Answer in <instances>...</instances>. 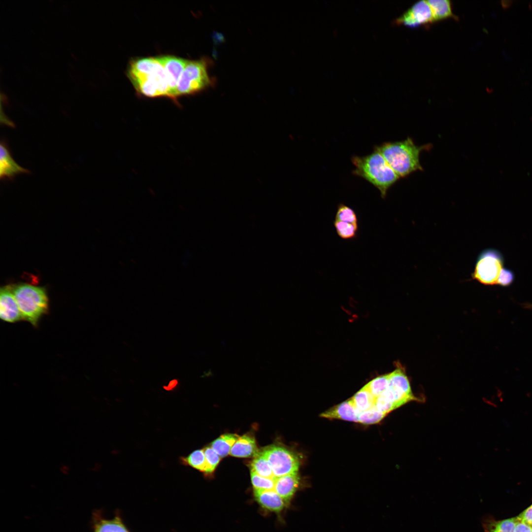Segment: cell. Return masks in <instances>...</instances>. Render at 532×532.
Listing matches in <instances>:
<instances>
[{"label": "cell", "mask_w": 532, "mask_h": 532, "mask_svg": "<svg viewBox=\"0 0 532 532\" xmlns=\"http://www.w3.org/2000/svg\"><path fill=\"white\" fill-rule=\"evenodd\" d=\"M258 449L254 437L245 434L239 437L233 446L230 454L233 457L246 458L255 456Z\"/></svg>", "instance_id": "9a60e30c"}, {"label": "cell", "mask_w": 532, "mask_h": 532, "mask_svg": "<svg viewBox=\"0 0 532 532\" xmlns=\"http://www.w3.org/2000/svg\"><path fill=\"white\" fill-rule=\"evenodd\" d=\"M517 521V516L499 520L488 516L482 523L485 532H513Z\"/></svg>", "instance_id": "e0dca14e"}, {"label": "cell", "mask_w": 532, "mask_h": 532, "mask_svg": "<svg viewBox=\"0 0 532 532\" xmlns=\"http://www.w3.org/2000/svg\"><path fill=\"white\" fill-rule=\"evenodd\" d=\"M335 220L358 224V218L355 211L344 203L337 206Z\"/></svg>", "instance_id": "4316f807"}, {"label": "cell", "mask_w": 532, "mask_h": 532, "mask_svg": "<svg viewBox=\"0 0 532 532\" xmlns=\"http://www.w3.org/2000/svg\"><path fill=\"white\" fill-rule=\"evenodd\" d=\"M299 484L298 472L274 477V490L288 504L296 493Z\"/></svg>", "instance_id": "7c38bea8"}, {"label": "cell", "mask_w": 532, "mask_h": 532, "mask_svg": "<svg viewBox=\"0 0 532 532\" xmlns=\"http://www.w3.org/2000/svg\"><path fill=\"white\" fill-rule=\"evenodd\" d=\"M333 225L337 235L342 239H352L357 235L358 224L334 220Z\"/></svg>", "instance_id": "603a6c76"}, {"label": "cell", "mask_w": 532, "mask_h": 532, "mask_svg": "<svg viewBox=\"0 0 532 532\" xmlns=\"http://www.w3.org/2000/svg\"><path fill=\"white\" fill-rule=\"evenodd\" d=\"M359 413L350 399L324 412L320 416L328 419L358 422Z\"/></svg>", "instance_id": "4fadbf2b"}, {"label": "cell", "mask_w": 532, "mask_h": 532, "mask_svg": "<svg viewBox=\"0 0 532 532\" xmlns=\"http://www.w3.org/2000/svg\"><path fill=\"white\" fill-rule=\"evenodd\" d=\"M254 494L257 502L262 507L270 511L279 512L286 504L274 489L254 490Z\"/></svg>", "instance_id": "5bb4252c"}, {"label": "cell", "mask_w": 532, "mask_h": 532, "mask_svg": "<svg viewBox=\"0 0 532 532\" xmlns=\"http://www.w3.org/2000/svg\"><path fill=\"white\" fill-rule=\"evenodd\" d=\"M390 373L377 377L364 387L375 398L380 396L389 386Z\"/></svg>", "instance_id": "cb8c5ba5"}, {"label": "cell", "mask_w": 532, "mask_h": 532, "mask_svg": "<svg viewBox=\"0 0 532 532\" xmlns=\"http://www.w3.org/2000/svg\"><path fill=\"white\" fill-rule=\"evenodd\" d=\"M0 317L8 323H15L22 319L18 304L12 292V287H2L0 294Z\"/></svg>", "instance_id": "30bf717a"}, {"label": "cell", "mask_w": 532, "mask_h": 532, "mask_svg": "<svg viewBox=\"0 0 532 532\" xmlns=\"http://www.w3.org/2000/svg\"><path fill=\"white\" fill-rule=\"evenodd\" d=\"M386 414L379 410L375 405L371 408L360 412L358 422L364 424H373L379 423Z\"/></svg>", "instance_id": "484cf974"}, {"label": "cell", "mask_w": 532, "mask_h": 532, "mask_svg": "<svg viewBox=\"0 0 532 532\" xmlns=\"http://www.w3.org/2000/svg\"><path fill=\"white\" fill-rule=\"evenodd\" d=\"M512 3V1L510 0H501V6L504 8H508L509 7H510L511 6Z\"/></svg>", "instance_id": "836d02e7"}, {"label": "cell", "mask_w": 532, "mask_h": 532, "mask_svg": "<svg viewBox=\"0 0 532 532\" xmlns=\"http://www.w3.org/2000/svg\"><path fill=\"white\" fill-rule=\"evenodd\" d=\"M433 23L432 12L427 0L417 2L394 21L395 24L410 28H417Z\"/></svg>", "instance_id": "ba28073f"}, {"label": "cell", "mask_w": 532, "mask_h": 532, "mask_svg": "<svg viewBox=\"0 0 532 532\" xmlns=\"http://www.w3.org/2000/svg\"><path fill=\"white\" fill-rule=\"evenodd\" d=\"M351 400L356 409L360 412L374 406L376 398L364 386Z\"/></svg>", "instance_id": "ffe728a7"}, {"label": "cell", "mask_w": 532, "mask_h": 532, "mask_svg": "<svg viewBox=\"0 0 532 532\" xmlns=\"http://www.w3.org/2000/svg\"><path fill=\"white\" fill-rule=\"evenodd\" d=\"M12 292L22 319L37 326L39 320L48 310V299L45 290L23 284L12 287Z\"/></svg>", "instance_id": "277c9868"}, {"label": "cell", "mask_w": 532, "mask_h": 532, "mask_svg": "<svg viewBox=\"0 0 532 532\" xmlns=\"http://www.w3.org/2000/svg\"><path fill=\"white\" fill-rule=\"evenodd\" d=\"M68 469L69 468H68V467L66 465H63L61 467V469L63 471V472H65V470H66V472H67Z\"/></svg>", "instance_id": "e575fe53"}, {"label": "cell", "mask_w": 532, "mask_h": 532, "mask_svg": "<svg viewBox=\"0 0 532 532\" xmlns=\"http://www.w3.org/2000/svg\"><path fill=\"white\" fill-rule=\"evenodd\" d=\"M30 171L18 165L12 157L8 146L4 140L0 145V177L1 179H12L20 174L29 173Z\"/></svg>", "instance_id": "8fae6325"}, {"label": "cell", "mask_w": 532, "mask_h": 532, "mask_svg": "<svg viewBox=\"0 0 532 532\" xmlns=\"http://www.w3.org/2000/svg\"><path fill=\"white\" fill-rule=\"evenodd\" d=\"M180 459L183 465L189 466L206 473L207 467L203 449L196 450L187 457H181Z\"/></svg>", "instance_id": "44dd1931"}, {"label": "cell", "mask_w": 532, "mask_h": 532, "mask_svg": "<svg viewBox=\"0 0 532 532\" xmlns=\"http://www.w3.org/2000/svg\"><path fill=\"white\" fill-rule=\"evenodd\" d=\"M517 517L519 520L532 525V504L521 512Z\"/></svg>", "instance_id": "1f68e13d"}, {"label": "cell", "mask_w": 532, "mask_h": 532, "mask_svg": "<svg viewBox=\"0 0 532 532\" xmlns=\"http://www.w3.org/2000/svg\"><path fill=\"white\" fill-rule=\"evenodd\" d=\"M128 75L139 94L150 98L168 97L166 73L158 57L133 60Z\"/></svg>", "instance_id": "6da1fadb"}, {"label": "cell", "mask_w": 532, "mask_h": 532, "mask_svg": "<svg viewBox=\"0 0 532 532\" xmlns=\"http://www.w3.org/2000/svg\"><path fill=\"white\" fill-rule=\"evenodd\" d=\"M525 307L532 309V304H525Z\"/></svg>", "instance_id": "d590c367"}, {"label": "cell", "mask_w": 532, "mask_h": 532, "mask_svg": "<svg viewBox=\"0 0 532 532\" xmlns=\"http://www.w3.org/2000/svg\"><path fill=\"white\" fill-rule=\"evenodd\" d=\"M427 2L432 12L433 22L455 17L452 12V4L450 1L429 0Z\"/></svg>", "instance_id": "ac0fdd59"}, {"label": "cell", "mask_w": 532, "mask_h": 532, "mask_svg": "<svg viewBox=\"0 0 532 532\" xmlns=\"http://www.w3.org/2000/svg\"><path fill=\"white\" fill-rule=\"evenodd\" d=\"M513 532H532V525L517 518Z\"/></svg>", "instance_id": "d6a6232c"}, {"label": "cell", "mask_w": 532, "mask_h": 532, "mask_svg": "<svg viewBox=\"0 0 532 532\" xmlns=\"http://www.w3.org/2000/svg\"><path fill=\"white\" fill-rule=\"evenodd\" d=\"M95 532H129L119 517L111 520H101L95 525Z\"/></svg>", "instance_id": "d4e9b609"}, {"label": "cell", "mask_w": 532, "mask_h": 532, "mask_svg": "<svg viewBox=\"0 0 532 532\" xmlns=\"http://www.w3.org/2000/svg\"><path fill=\"white\" fill-rule=\"evenodd\" d=\"M158 58L166 73L169 88L168 98L176 100L177 83L188 60L172 55L162 56Z\"/></svg>", "instance_id": "9c48e42d"}, {"label": "cell", "mask_w": 532, "mask_h": 532, "mask_svg": "<svg viewBox=\"0 0 532 532\" xmlns=\"http://www.w3.org/2000/svg\"><path fill=\"white\" fill-rule=\"evenodd\" d=\"M374 405L386 415L396 409L394 404L382 395L376 398Z\"/></svg>", "instance_id": "f546056e"}, {"label": "cell", "mask_w": 532, "mask_h": 532, "mask_svg": "<svg viewBox=\"0 0 532 532\" xmlns=\"http://www.w3.org/2000/svg\"><path fill=\"white\" fill-rule=\"evenodd\" d=\"M239 437L236 434H224L214 440L211 443V447L221 458H223L230 454L233 446Z\"/></svg>", "instance_id": "d6986e66"}, {"label": "cell", "mask_w": 532, "mask_h": 532, "mask_svg": "<svg viewBox=\"0 0 532 532\" xmlns=\"http://www.w3.org/2000/svg\"><path fill=\"white\" fill-rule=\"evenodd\" d=\"M502 266L499 253L492 249L485 250L477 259L472 278L484 285L497 284Z\"/></svg>", "instance_id": "8992f818"}, {"label": "cell", "mask_w": 532, "mask_h": 532, "mask_svg": "<svg viewBox=\"0 0 532 532\" xmlns=\"http://www.w3.org/2000/svg\"><path fill=\"white\" fill-rule=\"evenodd\" d=\"M430 144L419 146L412 139H407L397 142H385L375 146L388 164L399 177H405L417 170H422L420 163V153L429 149Z\"/></svg>", "instance_id": "7a4b0ae2"}, {"label": "cell", "mask_w": 532, "mask_h": 532, "mask_svg": "<svg viewBox=\"0 0 532 532\" xmlns=\"http://www.w3.org/2000/svg\"><path fill=\"white\" fill-rule=\"evenodd\" d=\"M251 480L254 490H273L274 487V478L262 476L251 470Z\"/></svg>", "instance_id": "83f0119b"}, {"label": "cell", "mask_w": 532, "mask_h": 532, "mask_svg": "<svg viewBox=\"0 0 532 532\" xmlns=\"http://www.w3.org/2000/svg\"><path fill=\"white\" fill-rule=\"evenodd\" d=\"M251 470L258 474L267 478H274L272 469L265 456L260 452L258 453L250 465Z\"/></svg>", "instance_id": "7402d4cb"}, {"label": "cell", "mask_w": 532, "mask_h": 532, "mask_svg": "<svg viewBox=\"0 0 532 532\" xmlns=\"http://www.w3.org/2000/svg\"><path fill=\"white\" fill-rule=\"evenodd\" d=\"M388 387L403 395L414 397L408 377L404 371L400 368L390 373Z\"/></svg>", "instance_id": "2e32d148"}, {"label": "cell", "mask_w": 532, "mask_h": 532, "mask_svg": "<svg viewBox=\"0 0 532 532\" xmlns=\"http://www.w3.org/2000/svg\"><path fill=\"white\" fill-rule=\"evenodd\" d=\"M261 453L268 461L274 477L298 472L299 461L291 451L277 445L265 448Z\"/></svg>", "instance_id": "52a82bcc"}, {"label": "cell", "mask_w": 532, "mask_h": 532, "mask_svg": "<svg viewBox=\"0 0 532 532\" xmlns=\"http://www.w3.org/2000/svg\"><path fill=\"white\" fill-rule=\"evenodd\" d=\"M351 161L355 166L352 173L376 187L384 199L388 190L399 180V176L377 150L366 156H354Z\"/></svg>", "instance_id": "3957f363"}, {"label": "cell", "mask_w": 532, "mask_h": 532, "mask_svg": "<svg viewBox=\"0 0 532 532\" xmlns=\"http://www.w3.org/2000/svg\"><path fill=\"white\" fill-rule=\"evenodd\" d=\"M205 59L188 60L177 83L176 97L193 95L205 90L213 82L208 72Z\"/></svg>", "instance_id": "5b68a950"}, {"label": "cell", "mask_w": 532, "mask_h": 532, "mask_svg": "<svg viewBox=\"0 0 532 532\" xmlns=\"http://www.w3.org/2000/svg\"><path fill=\"white\" fill-rule=\"evenodd\" d=\"M203 450L207 467L205 473H211L214 471L219 464L221 457L211 446H207L203 449Z\"/></svg>", "instance_id": "f1b7e54d"}, {"label": "cell", "mask_w": 532, "mask_h": 532, "mask_svg": "<svg viewBox=\"0 0 532 532\" xmlns=\"http://www.w3.org/2000/svg\"><path fill=\"white\" fill-rule=\"evenodd\" d=\"M514 275L512 272L503 268L500 273L497 284L507 286L512 283Z\"/></svg>", "instance_id": "4dcf8cb0"}]
</instances>
